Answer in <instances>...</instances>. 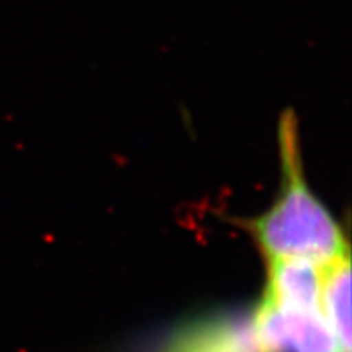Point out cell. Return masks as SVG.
I'll return each mask as SVG.
<instances>
[{
	"label": "cell",
	"instance_id": "1",
	"mask_svg": "<svg viewBox=\"0 0 352 352\" xmlns=\"http://www.w3.org/2000/svg\"><path fill=\"white\" fill-rule=\"evenodd\" d=\"M280 188L272 206L246 220V232L264 261L310 259L331 263L349 253V241L338 220L308 186L298 142L297 118L287 109L277 126Z\"/></svg>",
	"mask_w": 352,
	"mask_h": 352
},
{
	"label": "cell",
	"instance_id": "2",
	"mask_svg": "<svg viewBox=\"0 0 352 352\" xmlns=\"http://www.w3.org/2000/svg\"><path fill=\"white\" fill-rule=\"evenodd\" d=\"M252 323L263 352H351L329 323L323 298L296 303L261 296L252 307Z\"/></svg>",
	"mask_w": 352,
	"mask_h": 352
},
{
	"label": "cell",
	"instance_id": "3",
	"mask_svg": "<svg viewBox=\"0 0 352 352\" xmlns=\"http://www.w3.org/2000/svg\"><path fill=\"white\" fill-rule=\"evenodd\" d=\"M153 352H263L246 311L202 315L173 329Z\"/></svg>",
	"mask_w": 352,
	"mask_h": 352
}]
</instances>
